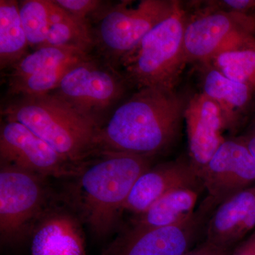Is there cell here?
Segmentation results:
<instances>
[{
  "mask_svg": "<svg viewBox=\"0 0 255 255\" xmlns=\"http://www.w3.org/2000/svg\"><path fill=\"white\" fill-rule=\"evenodd\" d=\"M189 98L175 88L137 90L114 109L100 128L97 153L150 157L165 150L180 133Z\"/></svg>",
  "mask_w": 255,
  "mask_h": 255,
  "instance_id": "6da1fadb",
  "label": "cell"
},
{
  "mask_svg": "<svg viewBox=\"0 0 255 255\" xmlns=\"http://www.w3.org/2000/svg\"><path fill=\"white\" fill-rule=\"evenodd\" d=\"M82 164L75 201L92 232L104 237L118 223L134 184L151 167L150 157L127 152H99Z\"/></svg>",
  "mask_w": 255,
  "mask_h": 255,
  "instance_id": "7a4b0ae2",
  "label": "cell"
},
{
  "mask_svg": "<svg viewBox=\"0 0 255 255\" xmlns=\"http://www.w3.org/2000/svg\"><path fill=\"white\" fill-rule=\"evenodd\" d=\"M1 114L22 124L73 163L97 155L100 126L53 94L14 97Z\"/></svg>",
  "mask_w": 255,
  "mask_h": 255,
  "instance_id": "3957f363",
  "label": "cell"
},
{
  "mask_svg": "<svg viewBox=\"0 0 255 255\" xmlns=\"http://www.w3.org/2000/svg\"><path fill=\"white\" fill-rule=\"evenodd\" d=\"M189 14L181 3L121 60L122 74L137 90L175 88L185 67L184 36ZM118 66V67H119Z\"/></svg>",
  "mask_w": 255,
  "mask_h": 255,
  "instance_id": "277c9868",
  "label": "cell"
},
{
  "mask_svg": "<svg viewBox=\"0 0 255 255\" xmlns=\"http://www.w3.org/2000/svg\"><path fill=\"white\" fill-rule=\"evenodd\" d=\"M179 3L173 0H141L134 4L127 1L109 4L92 26L95 48L101 59L117 68L121 60L170 16Z\"/></svg>",
  "mask_w": 255,
  "mask_h": 255,
  "instance_id": "5b68a950",
  "label": "cell"
},
{
  "mask_svg": "<svg viewBox=\"0 0 255 255\" xmlns=\"http://www.w3.org/2000/svg\"><path fill=\"white\" fill-rule=\"evenodd\" d=\"M130 86L116 67L91 55L70 69L50 94L101 128L105 116L122 102Z\"/></svg>",
  "mask_w": 255,
  "mask_h": 255,
  "instance_id": "8992f818",
  "label": "cell"
},
{
  "mask_svg": "<svg viewBox=\"0 0 255 255\" xmlns=\"http://www.w3.org/2000/svg\"><path fill=\"white\" fill-rule=\"evenodd\" d=\"M46 177L15 166L1 164L0 238L15 245L31 235L38 219L49 209Z\"/></svg>",
  "mask_w": 255,
  "mask_h": 255,
  "instance_id": "52a82bcc",
  "label": "cell"
},
{
  "mask_svg": "<svg viewBox=\"0 0 255 255\" xmlns=\"http://www.w3.org/2000/svg\"><path fill=\"white\" fill-rule=\"evenodd\" d=\"M209 9L189 15L184 36L187 63H206L226 50L255 47V15Z\"/></svg>",
  "mask_w": 255,
  "mask_h": 255,
  "instance_id": "ba28073f",
  "label": "cell"
},
{
  "mask_svg": "<svg viewBox=\"0 0 255 255\" xmlns=\"http://www.w3.org/2000/svg\"><path fill=\"white\" fill-rule=\"evenodd\" d=\"M214 208L204 200L182 222L161 228L129 226L102 255H184L197 246Z\"/></svg>",
  "mask_w": 255,
  "mask_h": 255,
  "instance_id": "9c48e42d",
  "label": "cell"
},
{
  "mask_svg": "<svg viewBox=\"0 0 255 255\" xmlns=\"http://www.w3.org/2000/svg\"><path fill=\"white\" fill-rule=\"evenodd\" d=\"M1 164L43 177H77L82 164L73 163L22 124L6 120L0 132Z\"/></svg>",
  "mask_w": 255,
  "mask_h": 255,
  "instance_id": "30bf717a",
  "label": "cell"
},
{
  "mask_svg": "<svg viewBox=\"0 0 255 255\" xmlns=\"http://www.w3.org/2000/svg\"><path fill=\"white\" fill-rule=\"evenodd\" d=\"M205 198L215 209L255 184V160L239 136L226 139L200 172Z\"/></svg>",
  "mask_w": 255,
  "mask_h": 255,
  "instance_id": "8fae6325",
  "label": "cell"
},
{
  "mask_svg": "<svg viewBox=\"0 0 255 255\" xmlns=\"http://www.w3.org/2000/svg\"><path fill=\"white\" fill-rule=\"evenodd\" d=\"M184 121L189 159L200 172L226 138L222 132V114L217 104L203 92L189 97Z\"/></svg>",
  "mask_w": 255,
  "mask_h": 255,
  "instance_id": "7c38bea8",
  "label": "cell"
},
{
  "mask_svg": "<svg viewBox=\"0 0 255 255\" xmlns=\"http://www.w3.org/2000/svg\"><path fill=\"white\" fill-rule=\"evenodd\" d=\"M184 187L204 188L189 159L178 158L151 166L134 184L124 210L140 214L170 191Z\"/></svg>",
  "mask_w": 255,
  "mask_h": 255,
  "instance_id": "4fadbf2b",
  "label": "cell"
},
{
  "mask_svg": "<svg viewBox=\"0 0 255 255\" xmlns=\"http://www.w3.org/2000/svg\"><path fill=\"white\" fill-rule=\"evenodd\" d=\"M255 231V184L223 201L211 214L204 241L232 251Z\"/></svg>",
  "mask_w": 255,
  "mask_h": 255,
  "instance_id": "5bb4252c",
  "label": "cell"
},
{
  "mask_svg": "<svg viewBox=\"0 0 255 255\" xmlns=\"http://www.w3.org/2000/svg\"><path fill=\"white\" fill-rule=\"evenodd\" d=\"M31 255H85L80 221L68 211L50 207L32 229Z\"/></svg>",
  "mask_w": 255,
  "mask_h": 255,
  "instance_id": "9a60e30c",
  "label": "cell"
},
{
  "mask_svg": "<svg viewBox=\"0 0 255 255\" xmlns=\"http://www.w3.org/2000/svg\"><path fill=\"white\" fill-rule=\"evenodd\" d=\"M198 65H200L201 92L219 106L224 130L237 132L253 105L255 90L248 85L227 78L211 63Z\"/></svg>",
  "mask_w": 255,
  "mask_h": 255,
  "instance_id": "2e32d148",
  "label": "cell"
},
{
  "mask_svg": "<svg viewBox=\"0 0 255 255\" xmlns=\"http://www.w3.org/2000/svg\"><path fill=\"white\" fill-rule=\"evenodd\" d=\"M202 189L204 188L184 187L170 191L143 212L135 215L130 226L161 228L182 222L195 212Z\"/></svg>",
  "mask_w": 255,
  "mask_h": 255,
  "instance_id": "e0dca14e",
  "label": "cell"
},
{
  "mask_svg": "<svg viewBox=\"0 0 255 255\" xmlns=\"http://www.w3.org/2000/svg\"><path fill=\"white\" fill-rule=\"evenodd\" d=\"M29 46L21 22L19 4L14 0L0 1V67L11 70L27 55Z\"/></svg>",
  "mask_w": 255,
  "mask_h": 255,
  "instance_id": "ac0fdd59",
  "label": "cell"
},
{
  "mask_svg": "<svg viewBox=\"0 0 255 255\" xmlns=\"http://www.w3.org/2000/svg\"><path fill=\"white\" fill-rule=\"evenodd\" d=\"M53 1L51 25L43 46L69 47L90 53L95 48L91 23L75 17Z\"/></svg>",
  "mask_w": 255,
  "mask_h": 255,
  "instance_id": "d6986e66",
  "label": "cell"
},
{
  "mask_svg": "<svg viewBox=\"0 0 255 255\" xmlns=\"http://www.w3.org/2000/svg\"><path fill=\"white\" fill-rule=\"evenodd\" d=\"M90 55V53L69 47H40L25 55L10 70L8 82L25 78L65 62Z\"/></svg>",
  "mask_w": 255,
  "mask_h": 255,
  "instance_id": "ffe728a7",
  "label": "cell"
},
{
  "mask_svg": "<svg viewBox=\"0 0 255 255\" xmlns=\"http://www.w3.org/2000/svg\"><path fill=\"white\" fill-rule=\"evenodd\" d=\"M206 63H211L227 78L255 90V47L226 50Z\"/></svg>",
  "mask_w": 255,
  "mask_h": 255,
  "instance_id": "44dd1931",
  "label": "cell"
},
{
  "mask_svg": "<svg viewBox=\"0 0 255 255\" xmlns=\"http://www.w3.org/2000/svg\"><path fill=\"white\" fill-rule=\"evenodd\" d=\"M18 4L29 46L36 49L44 46L51 25L53 0H24Z\"/></svg>",
  "mask_w": 255,
  "mask_h": 255,
  "instance_id": "7402d4cb",
  "label": "cell"
},
{
  "mask_svg": "<svg viewBox=\"0 0 255 255\" xmlns=\"http://www.w3.org/2000/svg\"><path fill=\"white\" fill-rule=\"evenodd\" d=\"M60 6L75 17L88 21L98 16L110 4L100 0H55Z\"/></svg>",
  "mask_w": 255,
  "mask_h": 255,
  "instance_id": "603a6c76",
  "label": "cell"
},
{
  "mask_svg": "<svg viewBox=\"0 0 255 255\" xmlns=\"http://www.w3.org/2000/svg\"><path fill=\"white\" fill-rule=\"evenodd\" d=\"M214 7L229 12L252 14L251 11L255 10V0H223L211 1Z\"/></svg>",
  "mask_w": 255,
  "mask_h": 255,
  "instance_id": "cb8c5ba5",
  "label": "cell"
},
{
  "mask_svg": "<svg viewBox=\"0 0 255 255\" xmlns=\"http://www.w3.org/2000/svg\"><path fill=\"white\" fill-rule=\"evenodd\" d=\"M231 251L203 241L184 255H231Z\"/></svg>",
  "mask_w": 255,
  "mask_h": 255,
  "instance_id": "d4e9b609",
  "label": "cell"
},
{
  "mask_svg": "<svg viewBox=\"0 0 255 255\" xmlns=\"http://www.w3.org/2000/svg\"><path fill=\"white\" fill-rule=\"evenodd\" d=\"M231 255H255V231L235 247Z\"/></svg>",
  "mask_w": 255,
  "mask_h": 255,
  "instance_id": "484cf974",
  "label": "cell"
},
{
  "mask_svg": "<svg viewBox=\"0 0 255 255\" xmlns=\"http://www.w3.org/2000/svg\"><path fill=\"white\" fill-rule=\"evenodd\" d=\"M239 137L246 144L255 160V117L252 121L246 132L243 135H239Z\"/></svg>",
  "mask_w": 255,
  "mask_h": 255,
  "instance_id": "4316f807",
  "label": "cell"
}]
</instances>
